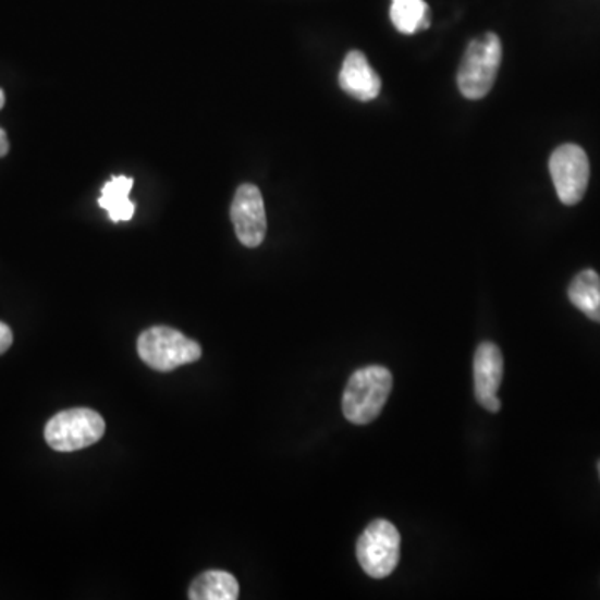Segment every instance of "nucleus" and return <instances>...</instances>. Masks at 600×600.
<instances>
[{"mask_svg":"<svg viewBox=\"0 0 600 600\" xmlns=\"http://www.w3.org/2000/svg\"><path fill=\"white\" fill-rule=\"evenodd\" d=\"M392 392L391 370L369 366L356 370L348 379L342 397V413L348 423L366 426L382 413Z\"/></svg>","mask_w":600,"mask_h":600,"instance_id":"1","label":"nucleus"},{"mask_svg":"<svg viewBox=\"0 0 600 600\" xmlns=\"http://www.w3.org/2000/svg\"><path fill=\"white\" fill-rule=\"evenodd\" d=\"M502 62V44L498 34L487 33L470 40L457 72L462 96L483 99L494 86Z\"/></svg>","mask_w":600,"mask_h":600,"instance_id":"2","label":"nucleus"},{"mask_svg":"<svg viewBox=\"0 0 600 600\" xmlns=\"http://www.w3.org/2000/svg\"><path fill=\"white\" fill-rule=\"evenodd\" d=\"M140 359L159 372H171L185 364L197 363L203 348L172 327H150L137 341Z\"/></svg>","mask_w":600,"mask_h":600,"instance_id":"3","label":"nucleus"},{"mask_svg":"<svg viewBox=\"0 0 600 600\" xmlns=\"http://www.w3.org/2000/svg\"><path fill=\"white\" fill-rule=\"evenodd\" d=\"M106 433V420L93 408L77 407L56 414L44 430L49 448L74 452L96 444Z\"/></svg>","mask_w":600,"mask_h":600,"instance_id":"4","label":"nucleus"},{"mask_svg":"<svg viewBox=\"0 0 600 600\" xmlns=\"http://www.w3.org/2000/svg\"><path fill=\"white\" fill-rule=\"evenodd\" d=\"M357 561L367 576L385 579L401 561V534L385 519L374 521L357 540Z\"/></svg>","mask_w":600,"mask_h":600,"instance_id":"5","label":"nucleus"},{"mask_svg":"<svg viewBox=\"0 0 600 600\" xmlns=\"http://www.w3.org/2000/svg\"><path fill=\"white\" fill-rule=\"evenodd\" d=\"M549 171L562 204L576 206L583 200L590 177L589 159L583 147L576 144L558 147L549 160Z\"/></svg>","mask_w":600,"mask_h":600,"instance_id":"6","label":"nucleus"},{"mask_svg":"<svg viewBox=\"0 0 600 600\" xmlns=\"http://www.w3.org/2000/svg\"><path fill=\"white\" fill-rule=\"evenodd\" d=\"M231 221L235 235L245 247H259L266 238L267 217L262 194L253 184L237 188L231 206Z\"/></svg>","mask_w":600,"mask_h":600,"instance_id":"7","label":"nucleus"},{"mask_svg":"<svg viewBox=\"0 0 600 600\" xmlns=\"http://www.w3.org/2000/svg\"><path fill=\"white\" fill-rule=\"evenodd\" d=\"M504 376V357L494 342H482L474 356V389L476 399L489 413L501 411L498 397Z\"/></svg>","mask_w":600,"mask_h":600,"instance_id":"8","label":"nucleus"},{"mask_svg":"<svg viewBox=\"0 0 600 600\" xmlns=\"http://www.w3.org/2000/svg\"><path fill=\"white\" fill-rule=\"evenodd\" d=\"M339 84L344 93L360 102L376 99L382 87L379 75L370 68L369 61L360 50H351L345 56L339 74Z\"/></svg>","mask_w":600,"mask_h":600,"instance_id":"9","label":"nucleus"},{"mask_svg":"<svg viewBox=\"0 0 600 600\" xmlns=\"http://www.w3.org/2000/svg\"><path fill=\"white\" fill-rule=\"evenodd\" d=\"M134 179L115 175L106 182L99 197V206L107 210L112 222L131 221L135 213V204L128 199Z\"/></svg>","mask_w":600,"mask_h":600,"instance_id":"10","label":"nucleus"},{"mask_svg":"<svg viewBox=\"0 0 600 600\" xmlns=\"http://www.w3.org/2000/svg\"><path fill=\"white\" fill-rule=\"evenodd\" d=\"M237 579L225 571H207L200 574L188 589L191 600H235L238 599Z\"/></svg>","mask_w":600,"mask_h":600,"instance_id":"11","label":"nucleus"},{"mask_svg":"<svg viewBox=\"0 0 600 600\" xmlns=\"http://www.w3.org/2000/svg\"><path fill=\"white\" fill-rule=\"evenodd\" d=\"M391 21L399 33L407 36L429 29V5L424 0H392Z\"/></svg>","mask_w":600,"mask_h":600,"instance_id":"12","label":"nucleus"},{"mask_svg":"<svg viewBox=\"0 0 600 600\" xmlns=\"http://www.w3.org/2000/svg\"><path fill=\"white\" fill-rule=\"evenodd\" d=\"M568 298L580 313L590 314L600 304V278L596 270L586 269L568 285Z\"/></svg>","mask_w":600,"mask_h":600,"instance_id":"13","label":"nucleus"},{"mask_svg":"<svg viewBox=\"0 0 600 600\" xmlns=\"http://www.w3.org/2000/svg\"><path fill=\"white\" fill-rule=\"evenodd\" d=\"M12 342H14V334H12L11 327L0 322V354H4L11 348Z\"/></svg>","mask_w":600,"mask_h":600,"instance_id":"14","label":"nucleus"},{"mask_svg":"<svg viewBox=\"0 0 600 600\" xmlns=\"http://www.w3.org/2000/svg\"><path fill=\"white\" fill-rule=\"evenodd\" d=\"M9 152V139L4 128H0V157L8 156Z\"/></svg>","mask_w":600,"mask_h":600,"instance_id":"15","label":"nucleus"},{"mask_svg":"<svg viewBox=\"0 0 600 600\" xmlns=\"http://www.w3.org/2000/svg\"><path fill=\"white\" fill-rule=\"evenodd\" d=\"M587 317H589L590 320H593V322L600 323V304L592 310V313L587 314Z\"/></svg>","mask_w":600,"mask_h":600,"instance_id":"16","label":"nucleus"},{"mask_svg":"<svg viewBox=\"0 0 600 600\" xmlns=\"http://www.w3.org/2000/svg\"><path fill=\"white\" fill-rule=\"evenodd\" d=\"M4 103H5V94H4V90L0 89V109L4 107Z\"/></svg>","mask_w":600,"mask_h":600,"instance_id":"17","label":"nucleus"},{"mask_svg":"<svg viewBox=\"0 0 600 600\" xmlns=\"http://www.w3.org/2000/svg\"><path fill=\"white\" fill-rule=\"evenodd\" d=\"M599 476H600V462H599Z\"/></svg>","mask_w":600,"mask_h":600,"instance_id":"18","label":"nucleus"}]
</instances>
